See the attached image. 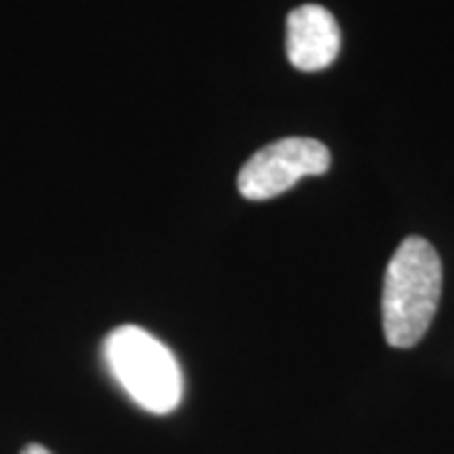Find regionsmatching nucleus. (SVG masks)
Masks as SVG:
<instances>
[{
  "label": "nucleus",
  "mask_w": 454,
  "mask_h": 454,
  "mask_svg": "<svg viewBox=\"0 0 454 454\" xmlns=\"http://www.w3.org/2000/svg\"><path fill=\"white\" fill-rule=\"evenodd\" d=\"M442 298V260L424 238H406L387 265L381 291L384 336L394 348H411L434 321Z\"/></svg>",
  "instance_id": "1"
},
{
  "label": "nucleus",
  "mask_w": 454,
  "mask_h": 454,
  "mask_svg": "<svg viewBox=\"0 0 454 454\" xmlns=\"http://www.w3.org/2000/svg\"><path fill=\"white\" fill-rule=\"evenodd\" d=\"M104 358L119 387L152 414H169L182 402L184 379L175 354L139 325H119L104 339Z\"/></svg>",
  "instance_id": "2"
},
{
  "label": "nucleus",
  "mask_w": 454,
  "mask_h": 454,
  "mask_svg": "<svg viewBox=\"0 0 454 454\" xmlns=\"http://www.w3.org/2000/svg\"><path fill=\"white\" fill-rule=\"evenodd\" d=\"M331 169V152L309 137H286L265 145L243 164L238 190L245 200L262 202L288 192L303 177H318Z\"/></svg>",
  "instance_id": "3"
},
{
  "label": "nucleus",
  "mask_w": 454,
  "mask_h": 454,
  "mask_svg": "<svg viewBox=\"0 0 454 454\" xmlns=\"http://www.w3.org/2000/svg\"><path fill=\"white\" fill-rule=\"evenodd\" d=\"M286 51L298 71L328 68L340 51V31L333 13L316 3L291 11L286 23Z\"/></svg>",
  "instance_id": "4"
},
{
  "label": "nucleus",
  "mask_w": 454,
  "mask_h": 454,
  "mask_svg": "<svg viewBox=\"0 0 454 454\" xmlns=\"http://www.w3.org/2000/svg\"><path fill=\"white\" fill-rule=\"evenodd\" d=\"M20 454H53V452L46 450L43 444H26V447L20 450Z\"/></svg>",
  "instance_id": "5"
}]
</instances>
